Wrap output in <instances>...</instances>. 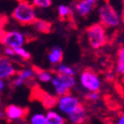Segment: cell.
I'll list each match as a JSON object with an SVG mask.
<instances>
[{
	"label": "cell",
	"mask_w": 124,
	"mask_h": 124,
	"mask_svg": "<svg viewBox=\"0 0 124 124\" xmlns=\"http://www.w3.org/2000/svg\"><path fill=\"white\" fill-rule=\"evenodd\" d=\"M11 17L14 21L24 26H32L38 19L36 7L29 0H19L11 13Z\"/></svg>",
	"instance_id": "cell-1"
},
{
	"label": "cell",
	"mask_w": 124,
	"mask_h": 124,
	"mask_svg": "<svg viewBox=\"0 0 124 124\" xmlns=\"http://www.w3.org/2000/svg\"><path fill=\"white\" fill-rule=\"evenodd\" d=\"M100 23L106 29H115L122 22L120 13L108 1H103L98 8Z\"/></svg>",
	"instance_id": "cell-2"
},
{
	"label": "cell",
	"mask_w": 124,
	"mask_h": 124,
	"mask_svg": "<svg viewBox=\"0 0 124 124\" xmlns=\"http://www.w3.org/2000/svg\"><path fill=\"white\" fill-rule=\"evenodd\" d=\"M86 38L90 47L94 50H99L107 42L106 28L101 23H95L89 26L86 30Z\"/></svg>",
	"instance_id": "cell-3"
},
{
	"label": "cell",
	"mask_w": 124,
	"mask_h": 124,
	"mask_svg": "<svg viewBox=\"0 0 124 124\" xmlns=\"http://www.w3.org/2000/svg\"><path fill=\"white\" fill-rule=\"evenodd\" d=\"M0 42L5 47L18 48L24 46L27 42V38L24 33L17 30L0 31Z\"/></svg>",
	"instance_id": "cell-4"
},
{
	"label": "cell",
	"mask_w": 124,
	"mask_h": 124,
	"mask_svg": "<svg viewBox=\"0 0 124 124\" xmlns=\"http://www.w3.org/2000/svg\"><path fill=\"white\" fill-rule=\"evenodd\" d=\"M51 85L54 90V93L57 97L68 94L70 90H72L76 86L75 76H64L55 74L51 80Z\"/></svg>",
	"instance_id": "cell-5"
},
{
	"label": "cell",
	"mask_w": 124,
	"mask_h": 124,
	"mask_svg": "<svg viewBox=\"0 0 124 124\" xmlns=\"http://www.w3.org/2000/svg\"><path fill=\"white\" fill-rule=\"evenodd\" d=\"M79 83L81 87L88 93L99 92L101 88V78L95 71L91 69H85L81 72L79 76Z\"/></svg>",
	"instance_id": "cell-6"
},
{
	"label": "cell",
	"mask_w": 124,
	"mask_h": 124,
	"mask_svg": "<svg viewBox=\"0 0 124 124\" xmlns=\"http://www.w3.org/2000/svg\"><path fill=\"white\" fill-rule=\"evenodd\" d=\"M56 105L58 107V110L64 115H69L82 105V102L78 97L74 96L73 94H65L63 96H60L57 98Z\"/></svg>",
	"instance_id": "cell-7"
},
{
	"label": "cell",
	"mask_w": 124,
	"mask_h": 124,
	"mask_svg": "<svg viewBox=\"0 0 124 124\" xmlns=\"http://www.w3.org/2000/svg\"><path fill=\"white\" fill-rule=\"evenodd\" d=\"M17 73H18L17 67L11 60V58L5 55H0V79L2 80L11 79L16 76Z\"/></svg>",
	"instance_id": "cell-8"
},
{
	"label": "cell",
	"mask_w": 124,
	"mask_h": 124,
	"mask_svg": "<svg viewBox=\"0 0 124 124\" xmlns=\"http://www.w3.org/2000/svg\"><path fill=\"white\" fill-rule=\"evenodd\" d=\"M99 0H78L74 5V12L81 18H87L98 6Z\"/></svg>",
	"instance_id": "cell-9"
},
{
	"label": "cell",
	"mask_w": 124,
	"mask_h": 124,
	"mask_svg": "<svg viewBox=\"0 0 124 124\" xmlns=\"http://www.w3.org/2000/svg\"><path fill=\"white\" fill-rule=\"evenodd\" d=\"M4 114L11 121H18L26 117L28 109L17 104H8L4 109Z\"/></svg>",
	"instance_id": "cell-10"
},
{
	"label": "cell",
	"mask_w": 124,
	"mask_h": 124,
	"mask_svg": "<svg viewBox=\"0 0 124 124\" xmlns=\"http://www.w3.org/2000/svg\"><path fill=\"white\" fill-rule=\"evenodd\" d=\"M36 77V70L33 68H24L22 70H20L12 82V86L15 88H19L23 85H25L26 83H28L29 81L33 80Z\"/></svg>",
	"instance_id": "cell-11"
},
{
	"label": "cell",
	"mask_w": 124,
	"mask_h": 124,
	"mask_svg": "<svg viewBox=\"0 0 124 124\" xmlns=\"http://www.w3.org/2000/svg\"><path fill=\"white\" fill-rule=\"evenodd\" d=\"M63 60V50L59 46H53L47 53V61L49 64L56 66Z\"/></svg>",
	"instance_id": "cell-12"
},
{
	"label": "cell",
	"mask_w": 124,
	"mask_h": 124,
	"mask_svg": "<svg viewBox=\"0 0 124 124\" xmlns=\"http://www.w3.org/2000/svg\"><path fill=\"white\" fill-rule=\"evenodd\" d=\"M87 119V110L82 104L78 109L68 115V120L71 124H82Z\"/></svg>",
	"instance_id": "cell-13"
},
{
	"label": "cell",
	"mask_w": 124,
	"mask_h": 124,
	"mask_svg": "<svg viewBox=\"0 0 124 124\" xmlns=\"http://www.w3.org/2000/svg\"><path fill=\"white\" fill-rule=\"evenodd\" d=\"M46 124H65L64 116L55 110H48L45 113Z\"/></svg>",
	"instance_id": "cell-14"
},
{
	"label": "cell",
	"mask_w": 124,
	"mask_h": 124,
	"mask_svg": "<svg viewBox=\"0 0 124 124\" xmlns=\"http://www.w3.org/2000/svg\"><path fill=\"white\" fill-rule=\"evenodd\" d=\"M32 26L36 32L40 34H47L51 31V24L43 19H37Z\"/></svg>",
	"instance_id": "cell-15"
},
{
	"label": "cell",
	"mask_w": 124,
	"mask_h": 124,
	"mask_svg": "<svg viewBox=\"0 0 124 124\" xmlns=\"http://www.w3.org/2000/svg\"><path fill=\"white\" fill-rule=\"evenodd\" d=\"M55 74L58 75H64V76H75L76 74V70L67 64L64 63H59L55 66Z\"/></svg>",
	"instance_id": "cell-16"
},
{
	"label": "cell",
	"mask_w": 124,
	"mask_h": 124,
	"mask_svg": "<svg viewBox=\"0 0 124 124\" xmlns=\"http://www.w3.org/2000/svg\"><path fill=\"white\" fill-rule=\"evenodd\" d=\"M53 76L54 75L48 70H44V69H37L36 70V78L40 83H50Z\"/></svg>",
	"instance_id": "cell-17"
},
{
	"label": "cell",
	"mask_w": 124,
	"mask_h": 124,
	"mask_svg": "<svg viewBox=\"0 0 124 124\" xmlns=\"http://www.w3.org/2000/svg\"><path fill=\"white\" fill-rule=\"evenodd\" d=\"M116 72L119 75L124 76V45L118 49L117 52V64H116Z\"/></svg>",
	"instance_id": "cell-18"
},
{
	"label": "cell",
	"mask_w": 124,
	"mask_h": 124,
	"mask_svg": "<svg viewBox=\"0 0 124 124\" xmlns=\"http://www.w3.org/2000/svg\"><path fill=\"white\" fill-rule=\"evenodd\" d=\"M57 13L58 16L61 19H67L71 16L72 14V8L69 5L66 4H60L57 7Z\"/></svg>",
	"instance_id": "cell-19"
},
{
	"label": "cell",
	"mask_w": 124,
	"mask_h": 124,
	"mask_svg": "<svg viewBox=\"0 0 124 124\" xmlns=\"http://www.w3.org/2000/svg\"><path fill=\"white\" fill-rule=\"evenodd\" d=\"M30 124H46L45 114L37 112L30 117Z\"/></svg>",
	"instance_id": "cell-20"
},
{
	"label": "cell",
	"mask_w": 124,
	"mask_h": 124,
	"mask_svg": "<svg viewBox=\"0 0 124 124\" xmlns=\"http://www.w3.org/2000/svg\"><path fill=\"white\" fill-rule=\"evenodd\" d=\"M32 4L36 7V8H39V9H46L49 8L52 4V0H31Z\"/></svg>",
	"instance_id": "cell-21"
},
{
	"label": "cell",
	"mask_w": 124,
	"mask_h": 124,
	"mask_svg": "<svg viewBox=\"0 0 124 124\" xmlns=\"http://www.w3.org/2000/svg\"><path fill=\"white\" fill-rule=\"evenodd\" d=\"M15 53H16V57H19L23 60H29L31 59V53L24 47H18V48H15Z\"/></svg>",
	"instance_id": "cell-22"
},
{
	"label": "cell",
	"mask_w": 124,
	"mask_h": 124,
	"mask_svg": "<svg viewBox=\"0 0 124 124\" xmlns=\"http://www.w3.org/2000/svg\"><path fill=\"white\" fill-rule=\"evenodd\" d=\"M87 100L90 101H97L100 100V94L99 92H91L87 94Z\"/></svg>",
	"instance_id": "cell-23"
},
{
	"label": "cell",
	"mask_w": 124,
	"mask_h": 124,
	"mask_svg": "<svg viewBox=\"0 0 124 124\" xmlns=\"http://www.w3.org/2000/svg\"><path fill=\"white\" fill-rule=\"evenodd\" d=\"M4 55L11 58V57H16V53H15V49L14 48H11V47H5L4 48V51H3Z\"/></svg>",
	"instance_id": "cell-24"
},
{
	"label": "cell",
	"mask_w": 124,
	"mask_h": 124,
	"mask_svg": "<svg viewBox=\"0 0 124 124\" xmlns=\"http://www.w3.org/2000/svg\"><path fill=\"white\" fill-rule=\"evenodd\" d=\"M5 22H6L5 16H3L2 14H0V31H2V28H3L4 25H5Z\"/></svg>",
	"instance_id": "cell-25"
},
{
	"label": "cell",
	"mask_w": 124,
	"mask_h": 124,
	"mask_svg": "<svg viewBox=\"0 0 124 124\" xmlns=\"http://www.w3.org/2000/svg\"><path fill=\"white\" fill-rule=\"evenodd\" d=\"M6 88V83H5V80H2L0 79V94L4 91V89Z\"/></svg>",
	"instance_id": "cell-26"
},
{
	"label": "cell",
	"mask_w": 124,
	"mask_h": 124,
	"mask_svg": "<svg viewBox=\"0 0 124 124\" xmlns=\"http://www.w3.org/2000/svg\"><path fill=\"white\" fill-rule=\"evenodd\" d=\"M117 124H124V114L120 115L117 119Z\"/></svg>",
	"instance_id": "cell-27"
},
{
	"label": "cell",
	"mask_w": 124,
	"mask_h": 124,
	"mask_svg": "<svg viewBox=\"0 0 124 124\" xmlns=\"http://www.w3.org/2000/svg\"><path fill=\"white\" fill-rule=\"evenodd\" d=\"M120 15H121V19H122V22H124V0H123V4H122V7H121Z\"/></svg>",
	"instance_id": "cell-28"
},
{
	"label": "cell",
	"mask_w": 124,
	"mask_h": 124,
	"mask_svg": "<svg viewBox=\"0 0 124 124\" xmlns=\"http://www.w3.org/2000/svg\"><path fill=\"white\" fill-rule=\"evenodd\" d=\"M0 116H2V113H1V110H0Z\"/></svg>",
	"instance_id": "cell-29"
}]
</instances>
